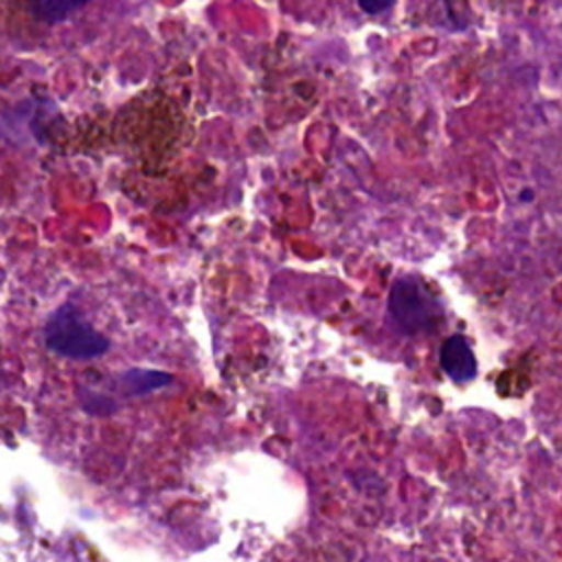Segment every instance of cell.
I'll return each mask as SVG.
<instances>
[{"label":"cell","mask_w":562,"mask_h":562,"mask_svg":"<svg viewBox=\"0 0 562 562\" xmlns=\"http://www.w3.org/2000/svg\"><path fill=\"white\" fill-rule=\"evenodd\" d=\"M44 340L50 351L72 360L97 358L110 349V340L92 329L70 305H61L50 314L44 325Z\"/></svg>","instance_id":"6da1fadb"},{"label":"cell","mask_w":562,"mask_h":562,"mask_svg":"<svg viewBox=\"0 0 562 562\" xmlns=\"http://www.w3.org/2000/svg\"><path fill=\"white\" fill-rule=\"evenodd\" d=\"M389 314L406 331L430 329L441 321V305L419 277H400L389 290Z\"/></svg>","instance_id":"7a4b0ae2"},{"label":"cell","mask_w":562,"mask_h":562,"mask_svg":"<svg viewBox=\"0 0 562 562\" xmlns=\"http://www.w3.org/2000/svg\"><path fill=\"white\" fill-rule=\"evenodd\" d=\"M439 362L443 373L457 384H468L476 375V358L470 342L461 334L446 338L439 351Z\"/></svg>","instance_id":"3957f363"},{"label":"cell","mask_w":562,"mask_h":562,"mask_svg":"<svg viewBox=\"0 0 562 562\" xmlns=\"http://www.w3.org/2000/svg\"><path fill=\"white\" fill-rule=\"evenodd\" d=\"M86 2H90V0H35V9L46 22L55 24V22H61L68 15H72Z\"/></svg>","instance_id":"277c9868"},{"label":"cell","mask_w":562,"mask_h":562,"mask_svg":"<svg viewBox=\"0 0 562 562\" xmlns=\"http://www.w3.org/2000/svg\"><path fill=\"white\" fill-rule=\"evenodd\" d=\"M358 4H360V9H362L364 13H369V15H380V13H384L386 9H391L393 0H358Z\"/></svg>","instance_id":"5b68a950"}]
</instances>
